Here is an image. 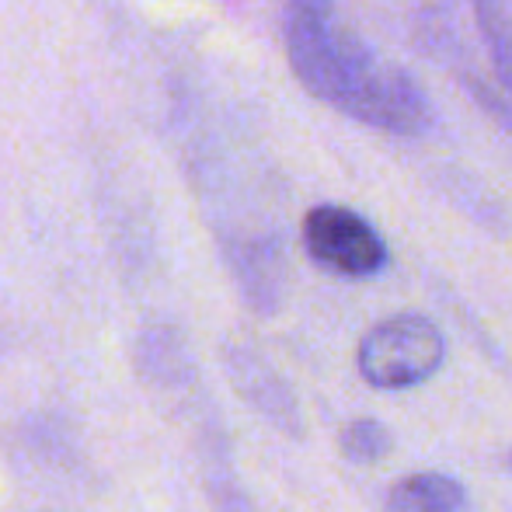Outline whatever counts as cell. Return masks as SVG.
<instances>
[{
    "instance_id": "obj_5",
    "label": "cell",
    "mask_w": 512,
    "mask_h": 512,
    "mask_svg": "<svg viewBox=\"0 0 512 512\" xmlns=\"http://www.w3.org/2000/svg\"><path fill=\"white\" fill-rule=\"evenodd\" d=\"M478 14L488 46H492L495 70L512 88V4L509 0H478Z\"/></svg>"
},
{
    "instance_id": "obj_1",
    "label": "cell",
    "mask_w": 512,
    "mask_h": 512,
    "mask_svg": "<svg viewBox=\"0 0 512 512\" xmlns=\"http://www.w3.org/2000/svg\"><path fill=\"white\" fill-rule=\"evenodd\" d=\"M286 56L314 98L373 129L418 136L432 108L401 67L377 56L335 0H286Z\"/></svg>"
},
{
    "instance_id": "obj_6",
    "label": "cell",
    "mask_w": 512,
    "mask_h": 512,
    "mask_svg": "<svg viewBox=\"0 0 512 512\" xmlns=\"http://www.w3.org/2000/svg\"><path fill=\"white\" fill-rule=\"evenodd\" d=\"M342 453L356 464H377L394 450V436L377 418H356L342 429Z\"/></svg>"
},
{
    "instance_id": "obj_2",
    "label": "cell",
    "mask_w": 512,
    "mask_h": 512,
    "mask_svg": "<svg viewBox=\"0 0 512 512\" xmlns=\"http://www.w3.org/2000/svg\"><path fill=\"white\" fill-rule=\"evenodd\" d=\"M446 342L439 328L422 314H398L373 324L356 352L363 380L380 391H401L429 380L443 366Z\"/></svg>"
},
{
    "instance_id": "obj_3",
    "label": "cell",
    "mask_w": 512,
    "mask_h": 512,
    "mask_svg": "<svg viewBox=\"0 0 512 512\" xmlns=\"http://www.w3.org/2000/svg\"><path fill=\"white\" fill-rule=\"evenodd\" d=\"M304 248L321 269L345 279L377 276L387 265V244L370 220L349 206L324 203L304 216Z\"/></svg>"
},
{
    "instance_id": "obj_4",
    "label": "cell",
    "mask_w": 512,
    "mask_h": 512,
    "mask_svg": "<svg viewBox=\"0 0 512 512\" xmlns=\"http://www.w3.org/2000/svg\"><path fill=\"white\" fill-rule=\"evenodd\" d=\"M467 492L446 474H408L387 492V512H464Z\"/></svg>"
},
{
    "instance_id": "obj_7",
    "label": "cell",
    "mask_w": 512,
    "mask_h": 512,
    "mask_svg": "<svg viewBox=\"0 0 512 512\" xmlns=\"http://www.w3.org/2000/svg\"><path fill=\"white\" fill-rule=\"evenodd\" d=\"M509 467H512V453H509Z\"/></svg>"
}]
</instances>
